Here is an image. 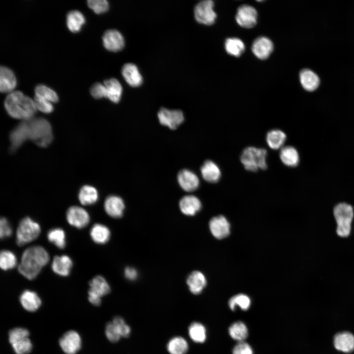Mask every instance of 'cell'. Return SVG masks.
Wrapping results in <instances>:
<instances>
[{
	"instance_id": "1",
	"label": "cell",
	"mask_w": 354,
	"mask_h": 354,
	"mask_svg": "<svg viewBox=\"0 0 354 354\" xmlns=\"http://www.w3.org/2000/svg\"><path fill=\"white\" fill-rule=\"evenodd\" d=\"M49 260V254L44 247L39 245L30 247L23 252L18 270L27 279L33 280Z\"/></svg>"
},
{
	"instance_id": "2",
	"label": "cell",
	"mask_w": 354,
	"mask_h": 354,
	"mask_svg": "<svg viewBox=\"0 0 354 354\" xmlns=\"http://www.w3.org/2000/svg\"><path fill=\"white\" fill-rule=\"evenodd\" d=\"M4 107L10 117L23 121L33 118L37 110L33 99L19 90L13 91L7 95Z\"/></svg>"
},
{
	"instance_id": "3",
	"label": "cell",
	"mask_w": 354,
	"mask_h": 354,
	"mask_svg": "<svg viewBox=\"0 0 354 354\" xmlns=\"http://www.w3.org/2000/svg\"><path fill=\"white\" fill-rule=\"evenodd\" d=\"M29 139L40 147H46L52 141L53 136L49 122L42 118L27 120Z\"/></svg>"
},
{
	"instance_id": "4",
	"label": "cell",
	"mask_w": 354,
	"mask_h": 354,
	"mask_svg": "<svg viewBox=\"0 0 354 354\" xmlns=\"http://www.w3.org/2000/svg\"><path fill=\"white\" fill-rule=\"evenodd\" d=\"M266 156L267 151L266 149L248 147L242 151L240 161L246 170L256 172L260 169H266Z\"/></svg>"
},
{
	"instance_id": "5",
	"label": "cell",
	"mask_w": 354,
	"mask_h": 354,
	"mask_svg": "<svg viewBox=\"0 0 354 354\" xmlns=\"http://www.w3.org/2000/svg\"><path fill=\"white\" fill-rule=\"evenodd\" d=\"M333 214L337 223V234L342 237L348 236L354 216L353 206L346 203H339L334 207Z\"/></svg>"
},
{
	"instance_id": "6",
	"label": "cell",
	"mask_w": 354,
	"mask_h": 354,
	"mask_svg": "<svg viewBox=\"0 0 354 354\" xmlns=\"http://www.w3.org/2000/svg\"><path fill=\"white\" fill-rule=\"evenodd\" d=\"M39 224L30 217L23 218L19 222L16 231V243L19 246L35 240L39 236Z\"/></svg>"
},
{
	"instance_id": "7",
	"label": "cell",
	"mask_w": 354,
	"mask_h": 354,
	"mask_svg": "<svg viewBox=\"0 0 354 354\" xmlns=\"http://www.w3.org/2000/svg\"><path fill=\"white\" fill-rule=\"evenodd\" d=\"M88 299L94 306H99L101 303V297L108 294L110 287L106 280L101 275H96L89 282Z\"/></svg>"
},
{
	"instance_id": "8",
	"label": "cell",
	"mask_w": 354,
	"mask_h": 354,
	"mask_svg": "<svg viewBox=\"0 0 354 354\" xmlns=\"http://www.w3.org/2000/svg\"><path fill=\"white\" fill-rule=\"evenodd\" d=\"M213 6V2L211 0H203L197 4L194 8L196 20L204 25L213 24L217 16Z\"/></svg>"
},
{
	"instance_id": "9",
	"label": "cell",
	"mask_w": 354,
	"mask_h": 354,
	"mask_svg": "<svg viewBox=\"0 0 354 354\" xmlns=\"http://www.w3.org/2000/svg\"><path fill=\"white\" fill-rule=\"evenodd\" d=\"M66 217L70 225L78 229L86 227L90 221L89 215L87 210L76 206H71L68 208Z\"/></svg>"
},
{
	"instance_id": "10",
	"label": "cell",
	"mask_w": 354,
	"mask_h": 354,
	"mask_svg": "<svg viewBox=\"0 0 354 354\" xmlns=\"http://www.w3.org/2000/svg\"><path fill=\"white\" fill-rule=\"evenodd\" d=\"M160 123L171 129H176L184 121L182 112L178 110H169L162 108L158 113Z\"/></svg>"
},
{
	"instance_id": "11",
	"label": "cell",
	"mask_w": 354,
	"mask_h": 354,
	"mask_svg": "<svg viewBox=\"0 0 354 354\" xmlns=\"http://www.w3.org/2000/svg\"><path fill=\"white\" fill-rule=\"evenodd\" d=\"M59 346L66 354H76L81 347V338L74 330L66 332L60 338Z\"/></svg>"
},
{
	"instance_id": "12",
	"label": "cell",
	"mask_w": 354,
	"mask_h": 354,
	"mask_svg": "<svg viewBox=\"0 0 354 354\" xmlns=\"http://www.w3.org/2000/svg\"><path fill=\"white\" fill-rule=\"evenodd\" d=\"M257 12L254 7L244 4L238 8L236 19L237 24L241 27L251 28L257 23Z\"/></svg>"
},
{
	"instance_id": "13",
	"label": "cell",
	"mask_w": 354,
	"mask_h": 354,
	"mask_svg": "<svg viewBox=\"0 0 354 354\" xmlns=\"http://www.w3.org/2000/svg\"><path fill=\"white\" fill-rule=\"evenodd\" d=\"M102 41L104 47L112 52L120 51L124 45L122 35L119 31L114 29L108 30L104 33Z\"/></svg>"
},
{
	"instance_id": "14",
	"label": "cell",
	"mask_w": 354,
	"mask_h": 354,
	"mask_svg": "<svg viewBox=\"0 0 354 354\" xmlns=\"http://www.w3.org/2000/svg\"><path fill=\"white\" fill-rule=\"evenodd\" d=\"M10 141V150L16 151L27 140L29 139L27 120H23L18 124L11 132L9 136Z\"/></svg>"
},
{
	"instance_id": "15",
	"label": "cell",
	"mask_w": 354,
	"mask_h": 354,
	"mask_svg": "<svg viewBox=\"0 0 354 354\" xmlns=\"http://www.w3.org/2000/svg\"><path fill=\"white\" fill-rule=\"evenodd\" d=\"M209 227L212 235L218 239L224 238L230 233V223L223 215L213 217L209 221Z\"/></svg>"
},
{
	"instance_id": "16",
	"label": "cell",
	"mask_w": 354,
	"mask_h": 354,
	"mask_svg": "<svg viewBox=\"0 0 354 354\" xmlns=\"http://www.w3.org/2000/svg\"><path fill=\"white\" fill-rule=\"evenodd\" d=\"M273 49L272 42L267 37L261 36L256 38L252 45V51L258 59H265L271 54Z\"/></svg>"
},
{
	"instance_id": "17",
	"label": "cell",
	"mask_w": 354,
	"mask_h": 354,
	"mask_svg": "<svg viewBox=\"0 0 354 354\" xmlns=\"http://www.w3.org/2000/svg\"><path fill=\"white\" fill-rule=\"evenodd\" d=\"M177 181L181 188L187 192L196 190L200 184L198 176L193 172L187 169L182 170L178 173Z\"/></svg>"
},
{
	"instance_id": "18",
	"label": "cell",
	"mask_w": 354,
	"mask_h": 354,
	"mask_svg": "<svg viewBox=\"0 0 354 354\" xmlns=\"http://www.w3.org/2000/svg\"><path fill=\"white\" fill-rule=\"evenodd\" d=\"M104 207L106 212L110 216L118 218L122 216L125 206L123 200L120 197L110 195L105 199Z\"/></svg>"
},
{
	"instance_id": "19",
	"label": "cell",
	"mask_w": 354,
	"mask_h": 354,
	"mask_svg": "<svg viewBox=\"0 0 354 354\" xmlns=\"http://www.w3.org/2000/svg\"><path fill=\"white\" fill-rule=\"evenodd\" d=\"M73 262L71 258L65 255L56 256L54 257L51 265L53 271L61 276L69 275L72 267Z\"/></svg>"
},
{
	"instance_id": "20",
	"label": "cell",
	"mask_w": 354,
	"mask_h": 354,
	"mask_svg": "<svg viewBox=\"0 0 354 354\" xmlns=\"http://www.w3.org/2000/svg\"><path fill=\"white\" fill-rule=\"evenodd\" d=\"M121 73L127 83L133 87L140 86L143 78L136 65L131 63L125 64L121 70Z\"/></svg>"
},
{
	"instance_id": "21",
	"label": "cell",
	"mask_w": 354,
	"mask_h": 354,
	"mask_svg": "<svg viewBox=\"0 0 354 354\" xmlns=\"http://www.w3.org/2000/svg\"><path fill=\"white\" fill-rule=\"evenodd\" d=\"M16 78L13 72L9 68L0 67V90L1 92H11L16 86Z\"/></svg>"
},
{
	"instance_id": "22",
	"label": "cell",
	"mask_w": 354,
	"mask_h": 354,
	"mask_svg": "<svg viewBox=\"0 0 354 354\" xmlns=\"http://www.w3.org/2000/svg\"><path fill=\"white\" fill-rule=\"evenodd\" d=\"M179 206L181 212L189 216H193L199 211L202 207L200 200L193 195H187L179 201Z\"/></svg>"
},
{
	"instance_id": "23",
	"label": "cell",
	"mask_w": 354,
	"mask_h": 354,
	"mask_svg": "<svg viewBox=\"0 0 354 354\" xmlns=\"http://www.w3.org/2000/svg\"><path fill=\"white\" fill-rule=\"evenodd\" d=\"M335 348L344 353H350L354 350V336L344 331L337 333L334 338Z\"/></svg>"
},
{
	"instance_id": "24",
	"label": "cell",
	"mask_w": 354,
	"mask_h": 354,
	"mask_svg": "<svg viewBox=\"0 0 354 354\" xmlns=\"http://www.w3.org/2000/svg\"><path fill=\"white\" fill-rule=\"evenodd\" d=\"M201 172L203 178L210 183L218 182L221 176L218 166L211 160H206L204 163L201 168Z\"/></svg>"
},
{
	"instance_id": "25",
	"label": "cell",
	"mask_w": 354,
	"mask_h": 354,
	"mask_svg": "<svg viewBox=\"0 0 354 354\" xmlns=\"http://www.w3.org/2000/svg\"><path fill=\"white\" fill-rule=\"evenodd\" d=\"M20 301L23 307L28 311L37 310L41 304V300L38 295L33 291L25 290L20 296Z\"/></svg>"
},
{
	"instance_id": "26",
	"label": "cell",
	"mask_w": 354,
	"mask_h": 354,
	"mask_svg": "<svg viewBox=\"0 0 354 354\" xmlns=\"http://www.w3.org/2000/svg\"><path fill=\"white\" fill-rule=\"evenodd\" d=\"M186 283L192 294L198 295L206 287V280L203 273L199 271H194L188 276Z\"/></svg>"
},
{
	"instance_id": "27",
	"label": "cell",
	"mask_w": 354,
	"mask_h": 354,
	"mask_svg": "<svg viewBox=\"0 0 354 354\" xmlns=\"http://www.w3.org/2000/svg\"><path fill=\"white\" fill-rule=\"evenodd\" d=\"M299 79L302 87L309 91L316 90L320 84L318 75L309 69H304L300 72Z\"/></svg>"
},
{
	"instance_id": "28",
	"label": "cell",
	"mask_w": 354,
	"mask_h": 354,
	"mask_svg": "<svg viewBox=\"0 0 354 354\" xmlns=\"http://www.w3.org/2000/svg\"><path fill=\"white\" fill-rule=\"evenodd\" d=\"M279 156L282 162L288 167H295L299 162V153L292 146H285L281 148Z\"/></svg>"
},
{
	"instance_id": "29",
	"label": "cell",
	"mask_w": 354,
	"mask_h": 354,
	"mask_svg": "<svg viewBox=\"0 0 354 354\" xmlns=\"http://www.w3.org/2000/svg\"><path fill=\"white\" fill-rule=\"evenodd\" d=\"M103 84L106 88L107 98L114 103L118 102L122 92L119 82L116 78H111L105 80Z\"/></svg>"
},
{
	"instance_id": "30",
	"label": "cell",
	"mask_w": 354,
	"mask_h": 354,
	"mask_svg": "<svg viewBox=\"0 0 354 354\" xmlns=\"http://www.w3.org/2000/svg\"><path fill=\"white\" fill-rule=\"evenodd\" d=\"M92 240L97 244H103L107 242L111 236L109 228L106 226L97 223L94 224L90 231Z\"/></svg>"
},
{
	"instance_id": "31",
	"label": "cell",
	"mask_w": 354,
	"mask_h": 354,
	"mask_svg": "<svg viewBox=\"0 0 354 354\" xmlns=\"http://www.w3.org/2000/svg\"><path fill=\"white\" fill-rule=\"evenodd\" d=\"M285 133L279 129H272L266 136V142L268 147L273 149H281L286 140Z\"/></svg>"
},
{
	"instance_id": "32",
	"label": "cell",
	"mask_w": 354,
	"mask_h": 354,
	"mask_svg": "<svg viewBox=\"0 0 354 354\" xmlns=\"http://www.w3.org/2000/svg\"><path fill=\"white\" fill-rule=\"evenodd\" d=\"M85 21L84 15L79 10H71L67 14L66 25L68 29L72 32L79 31Z\"/></svg>"
},
{
	"instance_id": "33",
	"label": "cell",
	"mask_w": 354,
	"mask_h": 354,
	"mask_svg": "<svg viewBox=\"0 0 354 354\" xmlns=\"http://www.w3.org/2000/svg\"><path fill=\"white\" fill-rule=\"evenodd\" d=\"M78 198L80 203L83 205H93L98 199V193L94 187L86 185L80 189Z\"/></svg>"
},
{
	"instance_id": "34",
	"label": "cell",
	"mask_w": 354,
	"mask_h": 354,
	"mask_svg": "<svg viewBox=\"0 0 354 354\" xmlns=\"http://www.w3.org/2000/svg\"><path fill=\"white\" fill-rule=\"evenodd\" d=\"M187 341L181 336L171 339L167 345V349L170 354H185L188 350Z\"/></svg>"
},
{
	"instance_id": "35",
	"label": "cell",
	"mask_w": 354,
	"mask_h": 354,
	"mask_svg": "<svg viewBox=\"0 0 354 354\" xmlns=\"http://www.w3.org/2000/svg\"><path fill=\"white\" fill-rule=\"evenodd\" d=\"M230 336L237 341H243L247 337L248 331L245 324L242 322H236L232 324L229 328Z\"/></svg>"
},
{
	"instance_id": "36",
	"label": "cell",
	"mask_w": 354,
	"mask_h": 354,
	"mask_svg": "<svg viewBox=\"0 0 354 354\" xmlns=\"http://www.w3.org/2000/svg\"><path fill=\"white\" fill-rule=\"evenodd\" d=\"M189 336L196 343H203L206 338L205 327L198 322L192 323L188 327Z\"/></svg>"
},
{
	"instance_id": "37",
	"label": "cell",
	"mask_w": 354,
	"mask_h": 354,
	"mask_svg": "<svg viewBox=\"0 0 354 354\" xmlns=\"http://www.w3.org/2000/svg\"><path fill=\"white\" fill-rule=\"evenodd\" d=\"M225 48L229 55L239 57L244 52L245 45L241 39L232 37L227 39L225 41Z\"/></svg>"
},
{
	"instance_id": "38",
	"label": "cell",
	"mask_w": 354,
	"mask_h": 354,
	"mask_svg": "<svg viewBox=\"0 0 354 354\" xmlns=\"http://www.w3.org/2000/svg\"><path fill=\"white\" fill-rule=\"evenodd\" d=\"M48 240L59 249H63L66 245L65 233L60 228L52 229L47 233Z\"/></svg>"
},
{
	"instance_id": "39",
	"label": "cell",
	"mask_w": 354,
	"mask_h": 354,
	"mask_svg": "<svg viewBox=\"0 0 354 354\" xmlns=\"http://www.w3.org/2000/svg\"><path fill=\"white\" fill-rule=\"evenodd\" d=\"M17 265V258L11 251L1 250L0 253V266L3 270L14 268Z\"/></svg>"
},
{
	"instance_id": "40",
	"label": "cell",
	"mask_w": 354,
	"mask_h": 354,
	"mask_svg": "<svg viewBox=\"0 0 354 354\" xmlns=\"http://www.w3.org/2000/svg\"><path fill=\"white\" fill-rule=\"evenodd\" d=\"M228 305L233 311L237 306L242 310H247L250 306L251 300L247 295L239 294L232 297L229 300Z\"/></svg>"
},
{
	"instance_id": "41",
	"label": "cell",
	"mask_w": 354,
	"mask_h": 354,
	"mask_svg": "<svg viewBox=\"0 0 354 354\" xmlns=\"http://www.w3.org/2000/svg\"><path fill=\"white\" fill-rule=\"evenodd\" d=\"M35 94L40 96L51 103H56L59 100L57 93L49 87L42 84L36 86Z\"/></svg>"
},
{
	"instance_id": "42",
	"label": "cell",
	"mask_w": 354,
	"mask_h": 354,
	"mask_svg": "<svg viewBox=\"0 0 354 354\" xmlns=\"http://www.w3.org/2000/svg\"><path fill=\"white\" fill-rule=\"evenodd\" d=\"M11 345L16 354H28L32 349V344L29 337L17 340Z\"/></svg>"
},
{
	"instance_id": "43",
	"label": "cell",
	"mask_w": 354,
	"mask_h": 354,
	"mask_svg": "<svg viewBox=\"0 0 354 354\" xmlns=\"http://www.w3.org/2000/svg\"><path fill=\"white\" fill-rule=\"evenodd\" d=\"M33 101L36 109L44 113H51L54 110L52 103L40 96L35 94Z\"/></svg>"
},
{
	"instance_id": "44",
	"label": "cell",
	"mask_w": 354,
	"mask_h": 354,
	"mask_svg": "<svg viewBox=\"0 0 354 354\" xmlns=\"http://www.w3.org/2000/svg\"><path fill=\"white\" fill-rule=\"evenodd\" d=\"M112 322L117 328L121 337H127L129 336L131 328L122 317L119 316L115 317Z\"/></svg>"
},
{
	"instance_id": "45",
	"label": "cell",
	"mask_w": 354,
	"mask_h": 354,
	"mask_svg": "<svg viewBox=\"0 0 354 354\" xmlns=\"http://www.w3.org/2000/svg\"><path fill=\"white\" fill-rule=\"evenodd\" d=\"M88 7L97 14L106 12L109 7L106 0H88L87 1Z\"/></svg>"
},
{
	"instance_id": "46",
	"label": "cell",
	"mask_w": 354,
	"mask_h": 354,
	"mask_svg": "<svg viewBox=\"0 0 354 354\" xmlns=\"http://www.w3.org/2000/svg\"><path fill=\"white\" fill-rule=\"evenodd\" d=\"M29 332L26 328L16 327L10 330L8 333L9 341L11 344L20 339L29 337Z\"/></svg>"
},
{
	"instance_id": "47",
	"label": "cell",
	"mask_w": 354,
	"mask_h": 354,
	"mask_svg": "<svg viewBox=\"0 0 354 354\" xmlns=\"http://www.w3.org/2000/svg\"><path fill=\"white\" fill-rule=\"evenodd\" d=\"M105 332L107 338L111 342H117L121 337L112 322L107 324Z\"/></svg>"
},
{
	"instance_id": "48",
	"label": "cell",
	"mask_w": 354,
	"mask_h": 354,
	"mask_svg": "<svg viewBox=\"0 0 354 354\" xmlns=\"http://www.w3.org/2000/svg\"><path fill=\"white\" fill-rule=\"evenodd\" d=\"M92 96L96 99L107 98L106 88L104 84L96 83L93 84L90 88Z\"/></svg>"
},
{
	"instance_id": "49",
	"label": "cell",
	"mask_w": 354,
	"mask_h": 354,
	"mask_svg": "<svg viewBox=\"0 0 354 354\" xmlns=\"http://www.w3.org/2000/svg\"><path fill=\"white\" fill-rule=\"evenodd\" d=\"M12 233V228L8 220L5 217H1L0 220V237L1 239L10 236Z\"/></svg>"
},
{
	"instance_id": "50",
	"label": "cell",
	"mask_w": 354,
	"mask_h": 354,
	"mask_svg": "<svg viewBox=\"0 0 354 354\" xmlns=\"http://www.w3.org/2000/svg\"><path fill=\"white\" fill-rule=\"evenodd\" d=\"M251 347L247 343L242 341L238 343L233 348V354H253Z\"/></svg>"
},
{
	"instance_id": "51",
	"label": "cell",
	"mask_w": 354,
	"mask_h": 354,
	"mask_svg": "<svg viewBox=\"0 0 354 354\" xmlns=\"http://www.w3.org/2000/svg\"><path fill=\"white\" fill-rule=\"evenodd\" d=\"M124 275L127 279L134 280L138 277V272L133 267H127L124 270Z\"/></svg>"
}]
</instances>
